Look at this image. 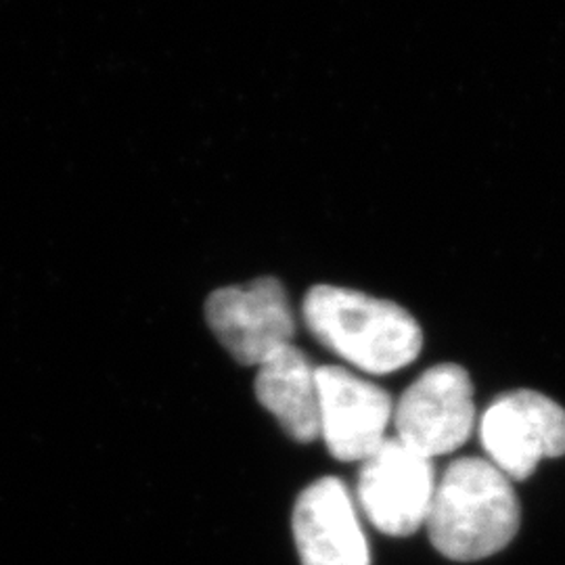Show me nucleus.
I'll use <instances>...</instances> for the list:
<instances>
[{
  "mask_svg": "<svg viewBox=\"0 0 565 565\" xmlns=\"http://www.w3.org/2000/svg\"><path fill=\"white\" fill-rule=\"evenodd\" d=\"M205 321L245 366H260L296 335L287 291L273 277L216 289L205 302Z\"/></svg>",
  "mask_w": 565,
  "mask_h": 565,
  "instance_id": "nucleus-4",
  "label": "nucleus"
},
{
  "mask_svg": "<svg viewBox=\"0 0 565 565\" xmlns=\"http://www.w3.org/2000/svg\"><path fill=\"white\" fill-rule=\"evenodd\" d=\"M321 438L333 459L364 461L384 443L394 415L384 387L371 384L343 366L317 369Z\"/></svg>",
  "mask_w": 565,
  "mask_h": 565,
  "instance_id": "nucleus-7",
  "label": "nucleus"
},
{
  "mask_svg": "<svg viewBox=\"0 0 565 565\" xmlns=\"http://www.w3.org/2000/svg\"><path fill=\"white\" fill-rule=\"evenodd\" d=\"M436 484L429 457L398 438H385L361 465L356 497L371 524L403 539L427 522Z\"/></svg>",
  "mask_w": 565,
  "mask_h": 565,
  "instance_id": "nucleus-3",
  "label": "nucleus"
},
{
  "mask_svg": "<svg viewBox=\"0 0 565 565\" xmlns=\"http://www.w3.org/2000/svg\"><path fill=\"white\" fill-rule=\"evenodd\" d=\"M291 527L302 565H371L356 509L338 478L327 476L303 488Z\"/></svg>",
  "mask_w": 565,
  "mask_h": 565,
  "instance_id": "nucleus-8",
  "label": "nucleus"
},
{
  "mask_svg": "<svg viewBox=\"0 0 565 565\" xmlns=\"http://www.w3.org/2000/svg\"><path fill=\"white\" fill-rule=\"evenodd\" d=\"M480 440L509 480H525L543 459L565 455V411L545 394L515 390L486 408Z\"/></svg>",
  "mask_w": 565,
  "mask_h": 565,
  "instance_id": "nucleus-6",
  "label": "nucleus"
},
{
  "mask_svg": "<svg viewBox=\"0 0 565 565\" xmlns=\"http://www.w3.org/2000/svg\"><path fill=\"white\" fill-rule=\"evenodd\" d=\"M520 501L505 473L482 457L446 467L427 515L436 551L452 562H480L503 551L520 530Z\"/></svg>",
  "mask_w": 565,
  "mask_h": 565,
  "instance_id": "nucleus-1",
  "label": "nucleus"
},
{
  "mask_svg": "<svg viewBox=\"0 0 565 565\" xmlns=\"http://www.w3.org/2000/svg\"><path fill=\"white\" fill-rule=\"evenodd\" d=\"M396 438L425 457L455 452L476 425L473 384L459 364H436L406 387L394 411Z\"/></svg>",
  "mask_w": 565,
  "mask_h": 565,
  "instance_id": "nucleus-5",
  "label": "nucleus"
},
{
  "mask_svg": "<svg viewBox=\"0 0 565 565\" xmlns=\"http://www.w3.org/2000/svg\"><path fill=\"white\" fill-rule=\"evenodd\" d=\"M256 398L277 417L282 429L302 445L321 436L317 369L294 343L258 366Z\"/></svg>",
  "mask_w": 565,
  "mask_h": 565,
  "instance_id": "nucleus-9",
  "label": "nucleus"
},
{
  "mask_svg": "<svg viewBox=\"0 0 565 565\" xmlns=\"http://www.w3.org/2000/svg\"><path fill=\"white\" fill-rule=\"evenodd\" d=\"M315 340L343 361L373 375H387L417 361L424 333L403 306L335 285H315L302 303Z\"/></svg>",
  "mask_w": 565,
  "mask_h": 565,
  "instance_id": "nucleus-2",
  "label": "nucleus"
}]
</instances>
